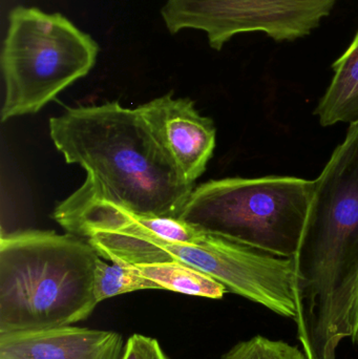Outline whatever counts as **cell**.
<instances>
[{"label":"cell","mask_w":358,"mask_h":359,"mask_svg":"<svg viewBox=\"0 0 358 359\" xmlns=\"http://www.w3.org/2000/svg\"><path fill=\"white\" fill-rule=\"evenodd\" d=\"M298 339L308 359H338L351 337L358 280V122L315 180L298 253Z\"/></svg>","instance_id":"obj_1"},{"label":"cell","mask_w":358,"mask_h":359,"mask_svg":"<svg viewBox=\"0 0 358 359\" xmlns=\"http://www.w3.org/2000/svg\"><path fill=\"white\" fill-rule=\"evenodd\" d=\"M50 134L67 163L86 172L71 196L106 201L141 217L180 219L195 184L158 142L139 107H69L50 118Z\"/></svg>","instance_id":"obj_2"},{"label":"cell","mask_w":358,"mask_h":359,"mask_svg":"<svg viewBox=\"0 0 358 359\" xmlns=\"http://www.w3.org/2000/svg\"><path fill=\"white\" fill-rule=\"evenodd\" d=\"M100 255L88 240L25 230L0 238V333L71 326L98 302L95 269Z\"/></svg>","instance_id":"obj_3"},{"label":"cell","mask_w":358,"mask_h":359,"mask_svg":"<svg viewBox=\"0 0 358 359\" xmlns=\"http://www.w3.org/2000/svg\"><path fill=\"white\" fill-rule=\"evenodd\" d=\"M67 231L88 240L107 261L130 265L184 264L277 316L294 320L298 313L294 257H277L206 231L193 243L172 242L136 228L109 224H77Z\"/></svg>","instance_id":"obj_4"},{"label":"cell","mask_w":358,"mask_h":359,"mask_svg":"<svg viewBox=\"0 0 358 359\" xmlns=\"http://www.w3.org/2000/svg\"><path fill=\"white\" fill-rule=\"evenodd\" d=\"M315 180H212L195 187L180 219L204 231L283 257L298 253Z\"/></svg>","instance_id":"obj_5"},{"label":"cell","mask_w":358,"mask_h":359,"mask_svg":"<svg viewBox=\"0 0 358 359\" xmlns=\"http://www.w3.org/2000/svg\"><path fill=\"white\" fill-rule=\"evenodd\" d=\"M100 52L96 40L61 13L15 6L1 52V121L36 114L85 77Z\"/></svg>","instance_id":"obj_6"},{"label":"cell","mask_w":358,"mask_h":359,"mask_svg":"<svg viewBox=\"0 0 358 359\" xmlns=\"http://www.w3.org/2000/svg\"><path fill=\"white\" fill-rule=\"evenodd\" d=\"M338 0H166L161 10L172 35L198 29L216 50L235 36L264 33L277 42L310 35Z\"/></svg>","instance_id":"obj_7"},{"label":"cell","mask_w":358,"mask_h":359,"mask_svg":"<svg viewBox=\"0 0 358 359\" xmlns=\"http://www.w3.org/2000/svg\"><path fill=\"white\" fill-rule=\"evenodd\" d=\"M156 139L189 183L206 170L216 147V128L200 115L193 101L172 93L138 107Z\"/></svg>","instance_id":"obj_8"},{"label":"cell","mask_w":358,"mask_h":359,"mask_svg":"<svg viewBox=\"0 0 358 359\" xmlns=\"http://www.w3.org/2000/svg\"><path fill=\"white\" fill-rule=\"evenodd\" d=\"M115 331L65 326L0 333V359H121Z\"/></svg>","instance_id":"obj_9"},{"label":"cell","mask_w":358,"mask_h":359,"mask_svg":"<svg viewBox=\"0 0 358 359\" xmlns=\"http://www.w3.org/2000/svg\"><path fill=\"white\" fill-rule=\"evenodd\" d=\"M333 77L315 114L322 126L358 122V29L342 56L332 65Z\"/></svg>","instance_id":"obj_10"},{"label":"cell","mask_w":358,"mask_h":359,"mask_svg":"<svg viewBox=\"0 0 358 359\" xmlns=\"http://www.w3.org/2000/svg\"><path fill=\"white\" fill-rule=\"evenodd\" d=\"M135 266L143 276L158 285L160 290L212 299H223L228 292L216 278L184 264L168 262Z\"/></svg>","instance_id":"obj_11"},{"label":"cell","mask_w":358,"mask_h":359,"mask_svg":"<svg viewBox=\"0 0 358 359\" xmlns=\"http://www.w3.org/2000/svg\"><path fill=\"white\" fill-rule=\"evenodd\" d=\"M140 290H160L159 286L143 276L137 266L122 262H97L95 269L94 294L97 302Z\"/></svg>","instance_id":"obj_12"},{"label":"cell","mask_w":358,"mask_h":359,"mask_svg":"<svg viewBox=\"0 0 358 359\" xmlns=\"http://www.w3.org/2000/svg\"><path fill=\"white\" fill-rule=\"evenodd\" d=\"M221 359H308L302 349L287 341H277L263 335L240 341Z\"/></svg>","instance_id":"obj_13"},{"label":"cell","mask_w":358,"mask_h":359,"mask_svg":"<svg viewBox=\"0 0 358 359\" xmlns=\"http://www.w3.org/2000/svg\"><path fill=\"white\" fill-rule=\"evenodd\" d=\"M121 359H170L159 341L146 335L132 334L126 341Z\"/></svg>","instance_id":"obj_14"},{"label":"cell","mask_w":358,"mask_h":359,"mask_svg":"<svg viewBox=\"0 0 358 359\" xmlns=\"http://www.w3.org/2000/svg\"><path fill=\"white\" fill-rule=\"evenodd\" d=\"M349 323H350L351 330H352L353 337H354L355 332H357L358 329V280L354 295H353L352 304H351Z\"/></svg>","instance_id":"obj_15"},{"label":"cell","mask_w":358,"mask_h":359,"mask_svg":"<svg viewBox=\"0 0 358 359\" xmlns=\"http://www.w3.org/2000/svg\"><path fill=\"white\" fill-rule=\"evenodd\" d=\"M353 343L357 344L358 346V329L357 332H355L354 337H352Z\"/></svg>","instance_id":"obj_16"}]
</instances>
